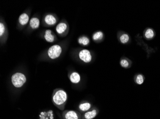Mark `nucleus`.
<instances>
[{
    "instance_id": "nucleus-1",
    "label": "nucleus",
    "mask_w": 160,
    "mask_h": 119,
    "mask_svg": "<svg viewBox=\"0 0 160 119\" xmlns=\"http://www.w3.org/2000/svg\"><path fill=\"white\" fill-rule=\"evenodd\" d=\"M68 99V95L63 89L56 88L54 90L52 95V102L54 105L59 110H64Z\"/></svg>"
},
{
    "instance_id": "nucleus-2",
    "label": "nucleus",
    "mask_w": 160,
    "mask_h": 119,
    "mask_svg": "<svg viewBox=\"0 0 160 119\" xmlns=\"http://www.w3.org/2000/svg\"><path fill=\"white\" fill-rule=\"evenodd\" d=\"M27 79L25 74L21 72H16L12 76V84L14 87L19 88L27 82Z\"/></svg>"
},
{
    "instance_id": "nucleus-3",
    "label": "nucleus",
    "mask_w": 160,
    "mask_h": 119,
    "mask_svg": "<svg viewBox=\"0 0 160 119\" xmlns=\"http://www.w3.org/2000/svg\"><path fill=\"white\" fill-rule=\"evenodd\" d=\"M56 31L58 34L62 37H66L69 33V25L67 21L62 20L57 25Z\"/></svg>"
},
{
    "instance_id": "nucleus-4",
    "label": "nucleus",
    "mask_w": 160,
    "mask_h": 119,
    "mask_svg": "<svg viewBox=\"0 0 160 119\" xmlns=\"http://www.w3.org/2000/svg\"><path fill=\"white\" fill-rule=\"evenodd\" d=\"M63 119H82V114L78 111L65 110L62 113Z\"/></svg>"
},
{
    "instance_id": "nucleus-5",
    "label": "nucleus",
    "mask_w": 160,
    "mask_h": 119,
    "mask_svg": "<svg viewBox=\"0 0 160 119\" xmlns=\"http://www.w3.org/2000/svg\"><path fill=\"white\" fill-rule=\"evenodd\" d=\"M62 53V47L57 44L51 46L48 51V57L53 60L58 58L61 55Z\"/></svg>"
},
{
    "instance_id": "nucleus-6",
    "label": "nucleus",
    "mask_w": 160,
    "mask_h": 119,
    "mask_svg": "<svg viewBox=\"0 0 160 119\" xmlns=\"http://www.w3.org/2000/svg\"><path fill=\"white\" fill-rule=\"evenodd\" d=\"M8 36V29L6 26V24L1 21L0 23V39H1V43H4L6 40H7Z\"/></svg>"
},
{
    "instance_id": "nucleus-7",
    "label": "nucleus",
    "mask_w": 160,
    "mask_h": 119,
    "mask_svg": "<svg viewBox=\"0 0 160 119\" xmlns=\"http://www.w3.org/2000/svg\"><path fill=\"white\" fill-rule=\"evenodd\" d=\"M79 57L81 60L85 63H89L92 59V56L89 50L83 49L79 52Z\"/></svg>"
},
{
    "instance_id": "nucleus-8",
    "label": "nucleus",
    "mask_w": 160,
    "mask_h": 119,
    "mask_svg": "<svg viewBox=\"0 0 160 119\" xmlns=\"http://www.w3.org/2000/svg\"><path fill=\"white\" fill-rule=\"evenodd\" d=\"M99 110L97 108H93L82 114V119H93L97 117L99 113Z\"/></svg>"
},
{
    "instance_id": "nucleus-9",
    "label": "nucleus",
    "mask_w": 160,
    "mask_h": 119,
    "mask_svg": "<svg viewBox=\"0 0 160 119\" xmlns=\"http://www.w3.org/2000/svg\"><path fill=\"white\" fill-rule=\"evenodd\" d=\"M44 22L47 26L54 25L57 22V19L53 14H47L44 18Z\"/></svg>"
},
{
    "instance_id": "nucleus-10",
    "label": "nucleus",
    "mask_w": 160,
    "mask_h": 119,
    "mask_svg": "<svg viewBox=\"0 0 160 119\" xmlns=\"http://www.w3.org/2000/svg\"><path fill=\"white\" fill-rule=\"evenodd\" d=\"M92 104L86 101L82 102L79 104L78 106V110L80 111L81 113H84L87 111L92 109Z\"/></svg>"
},
{
    "instance_id": "nucleus-11",
    "label": "nucleus",
    "mask_w": 160,
    "mask_h": 119,
    "mask_svg": "<svg viewBox=\"0 0 160 119\" xmlns=\"http://www.w3.org/2000/svg\"><path fill=\"white\" fill-rule=\"evenodd\" d=\"M69 79L71 83L77 84L81 81V76L80 74L76 71H73L69 74Z\"/></svg>"
},
{
    "instance_id": "nucleus-12",
    "label": "nucleus",
    "mask_w": 160,
    "mask_h": 119,
    "mask_svg": "<svg viewBox=\"0 0 160 119\" xmlns=\"http://www.w3.org/2000/svg\"><path fill=\"white\" fill-rule=\"evenodd\" d=\"M44 38L46 41L49 43H53L56 39L55 35L50 30H47L45 32Z\"/></svg>"
},
{
    "instance_id": "nucleus-13",
    "label": "nucleus",
    "mask_w": 160,
    "mask_h": 119,
    "mask_svg": "<svg viewBox=\"0 0 160 119\" xmlns=\"http://www.w3.org/2000/svg\"><path fill=\"white\" fill-rule=\"evenodd\" d=\"M29 20V17L27 13H23L21 14L18 19L19 23L22 26L27 25Z\"/></svg>"
},
{
    "instance_id": "nucleus-14",
    "label": "nucleus",
    "mask_w": 160,
    "mask_h": 119,
    "mask_svg": "<svg viewBox=\"0 0 160 119\" xmlns=\"http://www.w3.org/2000/svg\"><path fill=\"white\" fill-rule=\"evenodd\" d=\"M40 21L37 17H33L29 21V26L32 29H37L39 27Z\"/></svg>"
},
{
    "instance_id": "nucleus-15",
    "label": "nucleus",
    "mask_w": 160,
    "mask_h": 119,
    "mask_svg": "<svg viewBox=\"0 0 160 119\" xmlns=\"http://www.w3.org/2000/svg\"><path fill=\"white\" fill-rule=\"evenodd\" d=\"M155 36V32L152 29L147 28L144 32V37L147 40L153 39Z\"/></svg>"
},
{
    "instance_id": "nucleus-16",
    "label": "nucleus",
    "mask_w": 160,
    "mask_h": 119,
    "mask_svg": "<svg viewBox=\"0 0 160 119\" xmlns=\"http://www.w3.org/2000/svg\"><path fill=\"white\" fill-rule=\"evenodd\" d=\"M145 77L142 74H139L136 76L135 81L137 85H142L144 81Z\"/></svg>"
},
{
    "instance_id": "nucleus-17",
    "label": "nucleus",
    "mask_w": 160,
    "mask_h": 119,
    "mask_svg": "<svg viewBox=\"0 0 160 119\" xmlns=\"http://www.w3.org/2000/svg\"><path fill=\"white\" fill-rule=\"evenodd\" d=\"M78 43L80 44L87 45L89 43V39L86 36H82L78 39Z\"/></svg>"
},
{
    "instance_id": "nucleus-18",
    "label": "nucleus",
    "mask_w": 160,
    "mask_h": 119,
    "mask_svg": "<svg viewBox=\"0 0 160 119\" xmlns=\"http://www.w3.org/2000/svg\"><path fill=\"white\" fill-rule=\"evenodd\" d=\"M103 36H104L103 33L100 31H99L93 34L92 39L94 41H100L103 39Z\"/></svg>"
},
{
    "instance_id": "nucleus-19",
    "label": "nucleus",
    "mask_w": 160,
    "mask_h": 119,
    "mask_svg": "<svg viewBox=\"0 0 160 119\" xmlns=\"http://www.w3.org/2000/svg\"><path fill=\"white\" fill-rule=\"evenodd\" d=\"M129 40V36L127 34H123L120 37V41L122 43H127Z\"/></svg>"
},
{
    "instance_id": "nucleus-20",
    "label": "nucleus",
    "mask_w": 160,
    "mask_h": 119,
    "mask_svg": "<svg viewBox=\"0 0 160 119\" xmlns=\"http://www.w3.org/2000/svg\"><path fill=\"white\" fill-rule=\"evenodd\" d=\"M120 65L122 66V67L128 68L129 67V62L128 61L127 59H122L120 61Z\"/></svg>"
}]
</instances>
